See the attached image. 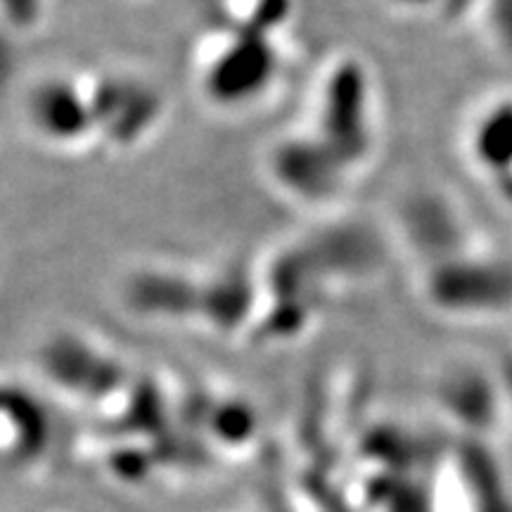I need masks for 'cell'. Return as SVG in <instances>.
<instances>
[{"mask_svg": "<svg viewBox=\"0 0 512 512\" xmlns=\"http://www.w3.org/2000/svg\"><path fill=\"white\" fill-rule=\"evenodd\" d=\"M121 302L131 316L166 325H197L214 335L247 339L256 311V273L242 264L188 268L145 264L121 280Z\"/></svg>", "mask_w": 512, "mask_h": 512, "instance_id": "cell-1", "label": "cell"}, {"mask_svg": "<svg viewBox=\"0 0 512 512\" xmlns=\"http://www.w3.org/2000/svg\"><path fill=\"white\" fill-rule=\"evenodd\" d=\"M297 126L351 176L361 174L380 138L375 81L366 62L358 55H337L320 67Z\"/></svg>", "mask_w": 512, "mask_h": 512, "instance_id": "cell-2", "label": "cell"}, {"mask_svg": "<svg viewBox=\"0 0 512 512\" xmlns=\"http://www.w3.org/2000/svg\"><path fill=\"white\" fill-rule=\"evenodd\" d=\"M294 0H204V22L240 34L280 38L290 27Z\"/></svg>", "mask_w": 512, "mask_h": 512, "instance_id": "cell-11", "label": "cell"}, {"mask_svg": "<svg viewBox=\"0 0 512 512\" xmlns=\"http://www.w3.org/2000/svg\"><path fill=\"white\" fill-rule=\"evenodd\" d=\"M50 0H0V29L31 36L48 22Z\"/></svg>", "mask_w": 512, "mask_h": 512, "instance_id": "cell-12", "label": "cell"}, {"mask_svg": "<svg viewBox=\"0 0 512 512\" xmlns=\"http://www.w3.org/2000/svg\"><path fill=\"white\" fill-rule=\"evenodd\" d=\"M463 143L472 169L512 207V93H496L470 114Z\"/></svg>", "mask_w": 512, "mask_h": 512, "instance_id": "cell-10", "label": "cell"}, {"mask_svg": "<svg viewBox=\"0 0 512 512\" xmlns=\"http://www.w3.org/2000/svg\"><path fill=\"white\" fill-rule=\"evenodd\" d=\"M24 124L38 143L60 155H95L93 121L74 72L36 79L22 100Z\"/></svg>", "mask_w": 512, "mask_h": 512, "instance_id": "cell-7", "label": "cell"}, {"mask_svg": "<svg viewBox=\"0 0 512 512\" xmlns=\"http://www.w3.org/2000/svg\"><path fill=\"white\" fill-rule=\"evenodd\" d=\"M285 74L280 38L204 27L190 48L192 86L221 114H245L271 98Z\"/></svg>", "mask_w": 512, "mask_h": 512, "instance_id": "cell-3", "label": "cell"}, {"mask_svg": "<svg viewBox=\"0 0 512 512\" xmlns=\"http://www.w3.org/2000/svg\"><path fill=\"white\" fill-rule=\"evenodd\" d=\"M396 228L403 245L415 256L422 254L425 266L465 254L467 240L472 238L456 204L439 192H418L408 197L396 211Z\"/></svg>", "mask_w": 512, "mask_h": 512, "instance_id": "cell-8", "label": "cell"}, {"mask_svg": "<svg viewBox=\"0 0 512 512\" xmlns=\"http://www.w3.org/2000/svg\"><path fill=\"white\" fill-rule=\"evenodd\" d=\"M422 297L441 316L494 318L512 311V264L498 256L465 252L427 266Z\"/></svg>", "mask_w": 512, "mask_h": 512, "instance_id": "cell-5", "label": "cell"}, {"mask_svg": "<svg viewBox=\"0 0 512 512\" xmlns=\"http://www.w3.org/2000/svg\"><path fill=\"white\" fill-rule=\"evenodd\" d=\"M434 403L453 425L475 434H489L501 427L508 413V399L494 375L477 366H451L434 382Z\"/></svg>", "mask_w": 512, "mask_h": 512, "instance_id": "cell-9", "label": "cell"}, {"mask_svg": "<svg viewBox=\"0 0 512 512\" xmlns=\"http://www.w3.org/2000/svg\"><path fill=\"white\" fill-rule=\"evenodd\" d=\"M264 174L275 192L304 209L332 207L347 195L354 181V176L299 126L283 131V136L268 145Z\"/></svg>", "mask_w": 512, "mask_h": 512, "instance_id": "cell-6", "label": "cell"}, {"mask_svg": "<svg viewBox=\"0 0 512 512\" xmlns=\"http://www.w3.org/2000/svg\"><path fill=\"white\" fill-rule=\"evenodd\" d=\"M74 74L91 112L95 155H128L157 136L169 105L155 81L119 67L74 69Z\"/></svg>", "mask_w": 512, "mask_h": 512, "instance_id": "cell-4", "label": "cell"}]
</instances>
